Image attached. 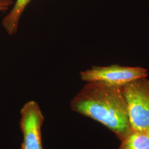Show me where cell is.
Returning a JSON list of instances; mask_svg holds the SVG:
<instances>
[{"instance_id": "cell-1", "label": "cell", "mask_w": 149, "mask_h": 149, "mask_svg": "<svg viewBox=\"0 0 149 149\" xmlns=\"http://www.w3.org/2000/svg\"><path fill=\"white\" fill-rule=\"evenodd\" d=\"M70 107L72 111L101 123L120 140L132 130L122 87L87 82L72 99Z\"/></svg>"}, {"instance_id": "cell-2", "label": "cell", "mask_w": 149, "mask_h": 149, "mask_svg": "<svg viewBox=\"0 0 149 149\" xmlns=\"http://www.w3.org/2000/svg\"><path fill=\"white\" fill-rule=\"evenodd\" d=\"M132 130H149V80L140 78L122 87Z\"/></svg>"}, {"instance_id": "cell-3", "label": "cell", "mask_w": 149, "mask_h": 149, "mask_svg": "<svg viewBox=\"0 0 149 149\" xmlns=\"http://www.w3.org/2000/svg\"><path fill=\"white\" fill-rule=\"evenodd\" d=\"M148 76L147 70L143 68L123 66L118 64L94 66L80 73L81 80L86 82L98 81L117 87H123L134 80Z\"/></svg>"}, {"instance_id": "cell-4", "label": "cell", "mask_w": 149, "mask_h": 149, "mask_svg": "<svg viewBox=\"0 0 149 149\" xmlns=\"http://www.w3.org/2000/svg\"><path fill=\"white\" fill-rule=\"evenodd\" d=\"M44 117L34 101L26 102L21 110L19 126L23 135L21 149H43L42 128Z\"/></svg>"}, {"instance_id": "cell-5", "label": "cell", "mask_w": 149, "mask_h": 149, "mask_svg": "<svg viewBox=\"0 0 149 149\" xmlns=\"http://www.w3.org/2000/svg\"><path fill=\"white\" fill-rule=\"evenodd\" d=\"M31 0H16L11 11L3 18L2 26L10 36L16 34L22 15Z\"/></svg>"}, {"instance_id": "cell-6", "label": "cell", "mask_w": 149, "mask_h": 149, "mask_svg": "<svg viewBox=\"0 0 149 149\" xmlns=\"http://www.w3.org/2000/svg\"><path fill=\"white\" fill-rule=\"evenodd\" d=\"M118 149H149L148 132L132 131L120 140Z\"/></svg>"}, {"instance_id": "cell-7", "label": "cell", "mask_w": 149, "mask_h": 149, "mask_svg": "<svg viewBox=\"0 0 149 149\" xmlns=\"http://www.w3.org/2000/svg\"><path fill=\"white\" fill-rule=\"evenodd\" d=\"M13 3V0H0V11L8 10Z\"/></svg>"}, {"instance_id": "cell-8", "label": "cell", "mask_w": 149, "mask_h": 149, "mask_svg": "<svg viewBox=\"0 0 149 149\" xmlns=\"http://www.w3.org/2000/svg\"><path fill=\"white\" fill-rule=\"evenodd\" d=\"M148 133H149V130H148Z\"/></svg>"}]
</instances>
